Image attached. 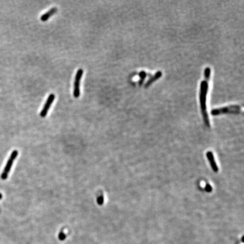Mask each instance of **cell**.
<instances>
[{
    "label": "cell",
    "mask_w": 244,
    "mask_h": 244,
    "mask_svg": "<svg viewBox=\"0 0 244 244\" xmlns=\"http://www.w3.org/2000/svg\"><path fill=\"white\" fill-rule=\"evenodd\" d=\"M83 75V70L82 68L79 69L76 74L75 78L74 81V96L75 98H78L80 96V80L82 78Z\"/></svg>",
    "instance_id": "cell-4"
},
{
    "label": "cell",
    "mask_w": 244,
    "mask_h": 244,
    "mask_svg": "<svg viewBox=\"0 0 244 244\" xmlns=\"http://www.w3.org/2000/svg\"><path fill=\"white\" fill-rule=\"evenodd\" d=\"M241 106L240 105H231L223 108L213 109L211 111V114L214 116L219 115L223 114H238L241 110Z\"/></svg>",
    "instance_id": "cell-2"
},
{
    "label": "cell",
    "mask_w": 244,
    "mask_h": 244,
    "mask_svg": "<svg viewBox=\"0 0 244 244\" xmlns=\"http://www.w3.org/2000/svg\"><path fill=\"white\" fill-rule=\"evenodd\" d=\"M206 157H207L208 161L210 162V165L212 166V170L215 172H218L219 169H218V166L216 165V164L215 161L214 157V155L212 154V153L211 152V151L207 152Z\"/></svg>",
    "instance_id": "cell-6"
},
{
    "label": "cell",
    "mask_w": 244,
    "mask_h": 244,
    "mask_svg": "<svg viewBox=\"0 0 244 244\" xmlns=\"http://www.w3.org/2000/svg\"><path fill=\"white\" fill-rule=\"evenodd\" d=\"M55 94L53 93L50 94V95L49 96V97H48L47 101H46V102L44 105L42 110L41 111L40 114V115L42 118H44V117H45L47 116V113L49 111V110L52 103L53 102L54 99H55Z\"/></svg>",
    "instance_id": "cell-5"
},
{
    "label": "cell",
    "mask_w": 244,
    "mask_h": 244,
    "mask_svg": "<svg viewBox=\"0 0 244 244\" xmlns=\"http://www.w3.org/2000/svg\"><path fill=\"white\" fill-rule=\"evenodd\" d=\"M211 70L210 67H206L205 70V80L202 81L201 84V90H200V103H201V110L203 116V119L205 124L209 127L210 121L208 119V114L206 110V96L208 92V80L210 77Z\"/></svg>",
    "instance_id": "cell-1"
},
{
    "label": "cell",
    "mask_w": 244,
    "mask_h": 244,
    "mask_svg": "<svg viewBox=\"0 0 244 244\" xmlns=\"http://www.w3.org/2000/svg\"><path fill=\"white\" fill-rule=\"evenodd\" d=\"M2 194H1V193H0V199H1V198H2Z\"/></svg>",
    "instance_id": "cell-11"
},
{
    "label": "cell",
    "mask_w": 244,
    "mask_h": 244,
    "mask_svg": "<svg viewBox=\"0 0 244 244\" xmlns=\"http://www.w3.org/2000/svg\"><path fill=\"white\" fill-rule=\"evenodd\" d=\"M18 154V151H14L11 154V155L10 157V158H9L8 161L7 162V163L5 166V168H4V171L1 174V177L2 180H5L7 179V176H8V174L10 172V171L11 169V167L13 165V163L15 161V158H17V155Z\"/></svg>",
    "instance_id": "cell-3"
},
{
    "label": "cell",
    "mask_w": 244,
    "mask_h": 244,
    "mask_svg": "<svg viewBox=\"0 0 244 244\" xmlns=\"http://www.w3.org/2000/svg\"><path fill=\"white\" fill-rule=\"evenodd\" d=\"M66 234L62 231H61V232L59 234V235H58V238L61 241L64 240L66 238Z\"/></svg>",
    "instance_id": "cell-10"
},
{
    "label": "cell",
    "mask_w": 244,
    "mask_h": 244,
    "mask_svg": "<svg viewBox=\"0 0 244 244\" xmlns=\"http://www.w3.org/2000/svg\"><path fill=\"white\" fill-rule=\"evenodd\" d=\"M57 11V7H53L51 9H50L48 11H47L46 13L44 14L41 17H40V19L41 21H42L43 22H45L48 21L49 18L56 13Z\"/></svg>",
    "instance_id": "cell-7"
},
{
    "label": "cell",
    "mask_w": 244,
    "mask_h": 244,
    "mask_svg": "<svg viewBox=\"0 0 244 244\" xmlns=\"http://www.w3.org/2000/svg\"><path fill=\"white\" fill-rule=\"evenodd\" d=\"M162 75V74L161 71H157V72L155 73V74L153 76H152L151 78L150 79L147 80V83L145 84V88H147L148 86H149L151 85V84L153 83L154 81H155L156 80H157V79H159V78H160Z\"/></svg>",
    "instance_id": "cell-8"
},
{
    "label": "cell",
    "mask_w": 244,
    "mask_h": 244,
    "mask_svg": "<svg viewBox=\"0 0 244 244\" xmlns=\"http://www.w3.org/2000/svg\"><path fill=\"white\" fill-rule=\"evenodd\" d=\"M97 201L98 205H100V206L101 205H103L104 202V198L103 194H101V196H100L99 197H98Z\"/></svg>",
    "instance_id": "cell-9"
}]
</instances>
